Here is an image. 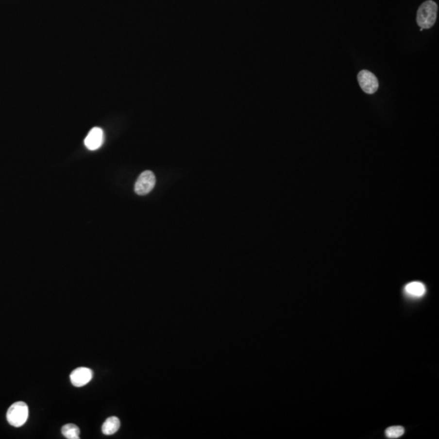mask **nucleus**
<instances>
[{"label":"nucleus","instance_id":"nucleus-1","mask_svg":"<svg viewBox=\"0 0 439 439\" xmlns=\"http://www.w3.org/2000/svg\"><path fill=\"white\" fill-rule=\"evenodd\" d=\"M438 5L433 0H428L420 6L417 11V22L421 29H429L436 21Z\"/></svg>","mask_w":439,"mask_h":439},{"label":"nucleus","instance_id":"nucleus-2","mask_svg":"<svg viewBox=\"0 0 439 439\" xmlns=\"http://www.w3.org/2000/svg\"><path fill=\"white\" fill-rule=\"evenodd\" d=\"M29 417V407L24 402L14 403L7 412L8 423L14 427L22 426L27 422Z\"/></svg>","mask_w":439,"mask_h":439},{"label":"nucleus","instance_id":"nucleus-3","mask_svg":"<svg viewBox=\"0 0 439 439\" xmlns=\"http://www.w3.org/2000/svg\"><path fill=\"white\" fill-rule=\"evenodd\" d=\"M155 174L152 171H145L140 174L135 183V192L138 195H148L155 187Z\"/></svg>","mask_w":439,"mask_h":439},{"label":"nucleus","instance_id":"nucleus-4","mask_svg":"<svg viewBox=\"0 0 439 439\" xmlns=\"http://www.w3.org/2000/svg\"><path fill=\"white\" fill-rule=\"evenodd\" d=\"M357 79L364 93L372 95L378 90L379 83L376 76L372 72L368 70H362L358 73Z\"/></svg>","mask_w":439,"mask_h":439},{"label":"nucleus","instance_id":"nucleus-5","mask_svg":"<svg viewBox=\"0 0 439 439\" xmlns=\"http://www.w3.org/2000/svg\"><path fill=\"white\" fill-rule=\"evenodd\" d=\"M93 377L92 370L88 368H78L72 371L70 380L74 387H81L88 384Z\"/></svg>","mask_w":439,"mask_h":439},{"label":"nucleus","instance_id":"nucleus-6","mask_svg":"<svg viewBox=\"0 0 439 439\" xmlns=\"http://www.w3.org/2000/svg\"><path fill=\"white\" fill-rule=\"evenodd\" d=\"M104 139V135L102 129L99 127L93 128L85 137V147L90 151L97 150L101 147Z\"/></svg>","mask_w":439,"mask_h":439},{"label":"nucleus","instance_id":"nucleus-7","mask_svg":"<svg viewBox=\"0 0 439 439\" xmlns=\"http://www.w3.org/2000/svg\"><path fill=\"white\" fill-rule=\"evenodd\" d=\"M405 291L410 297L422 298L426 292V287L422 282H412L406 285Z\"/></svg>","mask_w":439,"mask_h":439},{"label":"nucleus","instance_id":"nucleus-8","mask_svg":"<svg viewBox=\"0 0 439 439\" xmlns=\"http://www.w3.org/2000/svg\"><path fill=\"white\" fill-rule=\"evenodd\" d=\"M120 422L117 417L107 418L102 424V432L105 435H113L120 429Z\"/></svg>","mask_w":439,"mask_h":439},{"label":"nucleus","instance_id":"nucleus-9","mask_svg":"<svg viewBox=\"0 0 439 439\" xmlns=\"http://www.w3.org/2000/svg\"><path fill=\"white\" fill-rule=\"evenodd\" d=\"M61 433L68 439H80V429L74 424H65L61 429Z\"/></svg>","mask_w":439,"mask_h":439},{"label":"nucleus","instance_id":"nucleus-10","mask_svg":"<svg viewBox=\"0 0 439 439\" xmlns=\"http://www.w3.org/2000/svg\"><path fill=\"white\" fill-rule=\"evenodd\" d=\"M405 432V428H403L402 426L389 427L386 430V436L388 439H399V438L404 435Z\"/></svg>","mask_w":439,"mask_h":439}]
</instances>
